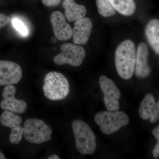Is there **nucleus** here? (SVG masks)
I'll return each mask as SVG.
<instances>
[{
  "label": "nucleus",
  "mask_w": 159,
  "mask_h": 159,
  "mask_svg": "<svg viewBox=\"0 0 159 159\" xmlns=\"http://www.w3.org/2000/svg\"><path fill=\"white\" fill-rule=\"evenodd\" d=\"M136 50L131 40H124L115 51V64L117 73L122 79L129 80L133 76L135 69Z\"/></svg>",
  "instance_id": "obj_1"
},
{
  "label": "nucleus",
  "mask_w": 159,
  "mask_h": 159,
  "mask_svg": "<svg viewBox=\"0 0 159 159\" xmlns=\"http://www.w3.org/2000/svg\"><path fill=\"white\" fill-rule=\"evenodd\" d=\"M43 92L45 96L52 101L63 100L68 96L70 85L66 77L61 73L49 72L44 79Z\"/></svg>",
  "instance_id": "obj_2"
},
{
  "label": "nucleus",
  "mask_w": 159,
  "mask_h": 159,
  "mask_svg": "<svg viewBox=\"0 0 159 159\" xmlns=\"http://www.w3.org/2000/svg\"><path fill=\"white\" fill-rule=\"evenodd\" d=\"M72 126L77 151L86 155L93 154L97 148V142L96 136L90 127L80 119L74 120Z\"/></svg>",
  "instance_id": "obj_3"
},
{
  "label": "nucleus",
  "mask_w": 159,
  "mask_h": 159,
  "mask_svg": "<svg viewBox=\"0 0 159 159\" xmlns=\"http://www.w3.org/2000/svg\"><path fill=\"white\" fill-rule=\"evenodd\" d=\"M94 120L106 135H110L128 125L129 118L122 111H102L96 114Z\"/></svg>",
  "instance_id": "obj_4"
},
{
  "label": "nucleus",
  "mask_w": 159,
  "mask_h": 159,
  "mask_svg": "<svg viewBox=\"0 0 159 159\" xmlns=\"http://www.w3.org/2000/svg\"><path fill=\"white\" fill-rule=\"evenodd\" d=\"M52 134L51 127L41 119H29L24 123L23 136L30 143L40 144L48 142Z\"/></svg>",
  "instance_id": "obj_5"
},
{
  "label": "nucleus",
  "mask_w": 159,
  "mask_h": 159,
  "mask_svg": "<svg viewBox=\"0 0 159 159\" xmlns=\"http://www.w3.org/2000/svg\"><path fill=\"white\" fill-rule=\"evenodd\" d=\"M60 49L61 52L54 58L56 64H69L74 67L80 66L82 64L86 56L85 50L83 47L67 43L62 45Z\"/></svg>",
  "instance_id": "obj_6"
},
{
  "label": "nucleus",
  "mask_w": 159,
  "mask_h": 159,
  "mask_svg": "<svg viewBox=\"0 0 159 159\" xmlns=\"http://www.w3.org/2000/svg\"><path fill=\"white\" fill-rule=\"evenodd\" d=\"M99 83L104 95L103 100L107 109L109 111L119 110L120 107L119 100L121 95L115 83L105 75L100 77Z\"/></svg>",
  "instance_id": "obj_7"
},
{
  "label": "nucleus",
  "mask_w": 159,
  "mask_h": 159,
  "mask_svg": "<svg viewBox=\"0 0 159 159\" xmlns=\"http://www.w3.org/2000/svg\"><path fill=\"white\" fill-rule=\"evenodd\" d=\"M16 91L14 86L6 85L3 89L2 95L3 100L0 103V106L3 110L9 111L13 113H25L28 105L24 100L16 99L15 95Z\"/></svg>",
  "instance_id": "obj_8"
},
{
  "label": "nucleus",
  "mask_w": 159,
  "mask_h": 159,
  "mask_svg": "<svg viewBox=\"0 0 159 159\" xmlns=\"http://www.w3.org/2000/svg\"><path fill=\"white\" fill-rule=\"evenodd\" d=\"M22 122L20 117L9 111H5L1 115V124L11 129L9 141L11 144L16 145L21 141L24 133V127L20 126Z\"/></svg>",
  "instance_id": "obj_9"
},
{
  "label": "nucleus",
  "mask_w": 159,
  "mask_h": 159,
  "mask_svg": "<svg viewBox=\"0 0 159 159\" xmlns=\"http://www.w3.org/2000/svg\"><path fill=\"white\" fill-rule=\"evenodd\" d=\"M22 77L20 66L9 61H0V86L17 84Z\"/></svg>",
  "instance_id": "obj_10"
},
{
  "label": "nucleus",
  "mask_w": 159,
  "mask_h": 159,
  "mask_svg": "<svg viewBox=\"0 0 159 159\" xmlns=\"http://www.w3.org/2000/svg\"><path fill=\"white\" fill-rule=\"evenodd\" d=\"M51 22L55 37L60 41H66L73 36V30L66 22L65 16L59 11H54L51 16Z\"/></svg>",
  "instance_id": "obj_11"
},
{
  "label": "nucleus",
  "mask_w": 159,
  "mask_h": 159,
  "mask_svg": "<svg viewBox=\"0 0 159 159\" xmlns=\"http://www.w3.org/2000/svg\"><path fill=\"white\" fill-rule=\"evenodd\" d=\"M139 113L143 120L149 119L151 123H156L159 119V101L156 102L152 94H147L141 102Z\"/></svg>",
  "instance_id": "obj_12"
},
{
  "label": "nucleus",
  "mask_w": 159,
  "mask_h": 159,
  "mask_svg": "<svg viewBox=\"0 0 159 159\" xmlns=\"http://www.w3.org/2000/svg\"><path fill=\"white\" fill-rule=\"evenodd\" d=\"M149 50L146 44L141 43L139 45L136 52L135 75L139 78H145L151 74V69L148 64Z\"/></svg>",
  "instance_id": "obj_13"
},
{
  "label": "nucleus",
  "mask_w": 159,
  "mask_h": 159,
  "mask_svg": "<svg viewBox=\"0 0 159 159\" xmlns=\"http://www.w3.org/2000/svg\"><path fill=\"white\" fill-rule=\"evenodd\" d=\"M92 20L83 17L75 21L73 30V42L77 45L85 44L88 41L93 28Z\"/></svg>",
  "instance_id": "obj_14"
},
{
  "label": "nucleus",
  "mask_w": 159,
  "mask_h": 159,
  "mask_svg": "<svg viewBox=\"0 0 159 159\" xmlns=\"http://www.w3.org/2000/svg\"><path fill=\"white\" fill-rule=\"evenodd\" d=\"M62 6L68 20L73 22L84 17L87 13L85 6L78 5L74 0H63Z\"/></svg>",
  "instance_id": "obj_15"
},
{
  "label": "nucleus",
  "mask_w": 159,
  "mask_h": 159,
  "mask_svg": "<svg viewBox=\"0 0 159 159\" xmlns=\"http://www.w3.org/2000/svg\"><path fill=\"white\" fill-rule=\"evenodd\" d=\"M145 34L148 43L155 52L159 54V21L152 19L148 22L145 29Z\"/></svg>",
  "instance_id": "obj_16"
},
{
  "label": "nucleus",
  "mask_w": 159,
  "mask_h": 159,
  "mask_svg": "<svg viewBox=\"0 0 159 159\" xmlns=\"http://www.w3.org/2000/svg\"><path fill=\"white\" fill-rule=\"evenodd\" d=\"M112 6L120 14L130 16L134 13L136 5L134 0H109Z\"/></svg>",
  "instance_id": "obj_17"
},
{
  "label": "nucleus",
  "mask_w": 159,
  "mask_h": 159,
  "mask_svg": "<svg viewBox=\"0 0 159 159\" xmlns=\"http://www.w3.org/2000/svg\"><path fill=\"white\" fill-rule=\"evenodd\" d=\"M97 9L99 14L104 17L113 16L116 11L109 0H96Z\"/></svg>",
  "instance_id": "obj_18"
},
{
  "label": "nucleus",
  "mask_w": 159,
  "mask_h": 159,
  "mask_svg": "<svg viewBox=\"0 0 159 159\" xmlns=\"http://www.w3.org/2000/svg\"><path fill=\"white\" fill-rule=\"evenodd\" d=\"M12 25L15 29L19 32L21 35L26 36L29 34V31L28 27L21 20L15 18L12 20Z\"/></svg>",
  "instance_id": "obj_19"
},
{
  "label": "nucleus",
  "mask_w": 159,
  "mask_h": 159,
  "mask_svg": "<svg viewBox=\"0 0 159 159\" xmlns=\"http://www.w3.org/2000/svg\"><path fill=\"white\" fill-rule=\"evenodd\" d=\"M11 20L9 16L3 13H0V29L5 27Z\"/></svg>",
  "instance_id": "obj_20"
},
{
  "label": "nucleus",
  "mask_w": 159,
  "mask_h": 159,
  "mask_svg": "<svg viewBox=\"0 0 159 159\" xmlns=\"http://www.w3.org/2000/svg\"><path fill=\"white\" fill-rule=\"evenodd\" d=\"M61 0H42L43 4L48 7H56L60 4Z\"/></svg>",
  "instance_id": "obj_21"
},
{
  "label": "nucleus",
  "mask_w": 159,
  "mask_h": 159,
  "mask_svg": "<svg viewBox=\"0 0 159 159\" xmlns=\"http://www.w3.org/2000/svg\"><path fill=\"white\" fill-rule=\"evenodd\" d=\"M157 144L152 151V154L155 159L158 158L159 157V139H157Z\"/></svg>",
  "instance_id": "obj_22"
},
{
  "label": "nucleus",
  "mask_w": 159,
  "mask_h": 159,
  "mask_svg": "<svg viewBox=\"0 0 159 159\" xmlns=\"http://www.w3.org/2000/svg\"><path fill=\"white\" fill-rule=\"evenodd\" d=\"M48 159H60V158L57 155L54 154L48 157Z\"/></svg>",
  "instance_id": "obj_23"
},
{
  "label": "nucleus",
  "mask_w": 159,
  "mask_h": 159,
  "mask_svg": "<svg viewBox=\"0 0 159 159\" xmlns=\"http://www.w3.org/2000/svg\"><path fill=\"white\" fill-rule=\"evenodd\" d=\"M6 156H5V155L2 152L0 151V159H6Z\"/></svg>",
  "instance_id": "obj_24"
},
{
  "label": "nucleus",
  "mask_w": 159,
  "mask_h": 159,
  "mask_svg": "<svg viewBox=\"0 0 159 159\" xmlns=\"http://www.w3.org/2000/svg\"><path fill=\"white\" fill-rule=\"evenodd\" d=\"M52 41L53 42V43H55L56 42V40L54 38H52Z\"/></svg>",
  "instance_id": "obj_25"
}]
</instances>
